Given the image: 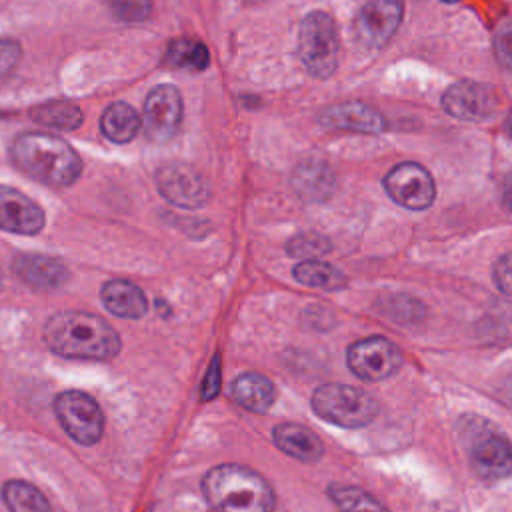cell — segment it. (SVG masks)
<instances>
[{"label": "cell", "instance_id": "cell-14", "mask_svg": "<svg viewBox=\"0 0 512 512\" xmlns=\"http://www.w3.org/2000/svg\"><path fill=\"white\" fill-rule=\"evenodd\" d=\"M470 464L484 480H502L512 474V444L496 432L478 436L470 448Z\"/></svg>", "mask_w": 512, "mask_h": 512}, {"label": "cell", "instance_id": "cell-2", "mask_svg": "<svg viewBox=\"0 0 512 512\" xmlns=\"http://www.w3.org/2000/svg\"><path fill=\"white\" fill-rule=\"evenodd\" d=\"M12 158L22 172L50 186H70L82 172L76 150L46 132L20 134L12 144Z\"/></svg>", "mask_w": 512, "mask_h": 512}, {"label": "cell", "instance_id": "cell-27", "mask_svg": "<svg viewBox=\"0 0 512 512\" xmlns=\"http://www.w3.org/2000/svg\"><path fill=\"white\" fill-rule=\"evenodd\" d=\"M494 54L498 62L512 70V18H502L494 28Z\"/></svg>", "mask_w": 512, "mask_h": 512}, {"label": "cell", "instance_id": "cell-8", "mask_svg": "<svg viewBox=\"0 0 512 512\" xmlns=\"http://www.w3.org/2000/svg\"><path fill=\"white\" fill-rule=\"evenodd\" d=\"M384 188L396 204L408 210H424L436 196L430 172L416 162H402L394 166L384 178Z\"/></svg>", "mask_w": 512, "mask_h": 512}, {"label": "cell", "instance_id": "cell-23", "mask_svg": "<svg viewBox=\"0 0 512 512\" xmlns=\"http://www.w3.org/2000/svg\"><path fill=\"white\" fill-rule=\"evenodd\" d=\"M292 274L300 284L312 286V288H322V290H336L346 284V278L338 268H334L332 264H326L322 260H314V258H308V260H302L300 264H296Z\"/></svg>", "mask_w": 512, "mask_h": 512}, {"label": "cell", "instance_id": "cell-26", "mask_svg": "<svg viewBox=\"0 0 512 512\" xmlns=\"http://www.w3.org/2000/svg\"><path fill=\"white\" fill-rule=\"evenodd\" d=\"M328 494L340 512H388L376 498L356 486L332 484Z\"/></svg>", "mask_w": 512, "mask_h": 512}, {"label": "cell", "instance_id": "cell-28", "mask_svg": "<svg viewBox=\"0 0 512 512\" xmlns=\"http://www.w3.org/2000/svg\"><path fill=\"white\" fill-rule=\"evenodd\" d=\"M110 8L120 20L126 22H142L150 16L152 12V2L150 0H112Z\"/></svg>", "mask_w": 512, "mask_h": 512}, {"label": "cell", "instance_id": "cell-19", "mask_svg": "<svg viewBox=\"0 0 512 512\" xmlns=\"http://www.w3.org/2000/svg\"><path fill=\"white\" fill-rule=\"evenodd\" d=\"M294 190L308 202L326 200L334 190L332 170L322 160H306L296 166L292 176Z\"/></svg>", "mask_w": 512, "mask_h": 512}, {"label": "cell", "instance_id": "cell-33", "mask_svg": "<svg viewBox=\"0 0 512 512\" xmlns=\"http://www.w3.org/2000/svg\"><path fill=\"white\" fill-rule=\"evenodd\" d=\"M502 202L512 212V172L506 176V180L502 184Z\"/></svg>", "mask_w": 512, "mask_h": 512}, {"label": "cell", "instance_id": "cell-4", "mask_svg": "<svg viewBox=\"0 0 512 512\" xmlns=\"http://www.w3.org/2000/svg\"><path fill=\"white\" fill-rule=\"evenodd\" d=\"M298 56L316 78H328L340 62L338 28L330 14L316 10L302 18L298 28Z\"/></svg>", "mask_w": 512, "mask_h": 512}, {"label": "cell", "instance_id": "cell-20", "mask_svg": "<svg viewBox=\"0 0 512 512\" xmlns=\"http://www.w3.org/2000/svg\"><path fill=\"white\" fill-rule=\"evenodd\" d=\"M232 398L250 412H266L276 400V390L266 376L246 372L232 382Z\"/></svg>", "mask_w": 512, "mask_h": 512}, {"label": "cell", "instance_id": "cell-32", "mask_svg": "<svg viewBox=\"0 0 512 512\" xmlns=\"http://www.w3.org/2000/svg\"><path fill=\"white\" fill-rule=\"evenodd\" d=\"M220 390V358L214 356L202 382V400H212Z\"/></svg>", "mask_w": 512, "mask_h": 512}, {"label": "cell", "instance_id": "cell-30", "mask_svg": "<svg viewBox=\"0 0 512 512\" xmlns=\"http://www.w3.org/2000/svg\"><path fill=\"white\" fill-rule=\"evenodd\" d=\"M20 62V46L10 38H0V82L12 74Z\"/></svg>", "mask_w": 512, "mask_h": 512}, {"label": "cell", "instance_id": "cell-5", "mask_svg": "<svg viewBox=\"0 0 512 512\" xmlns=\"http://www.w3.org/2000/svg\"><path fill=\"white\" fill-rule=\"evenodd\" d=\"M312 408L322 420L344 428L366 426L378 414L376 400L366 390L348 384L318 386L312 394Z\"/></svg>", "mask_w": 512, "mask_h": 512}, {"label": "cell", "instance_id": "cell-17", "mask_svg": "<svg viewBox=\"0 0 512 512\" xmlns=\"http://www.w3.org/2000/svg\"><path fill=\"white\" fill-rule=\"evenodd\" d=\"M272 438H274V444L284 454L302 462H314L324 452L322 440L302 424H292V422L280 424L274 428Z\"/></svg>", "mask_w": 512, "mask_h": 512}, {"label": "cell", "instance_id": "cell-24", "mask_svg": "<svg viewBox=\"0 0 512 512\" xmlns=\"http://www.w3.org/2000/svg\"><path fill=\"white\" fill-rule=\"evenodd\" d=\"M30 116L44 124V126H52L58 130H74L82 124L84 116L82 110L76 108L70 102H62V100H54V102H44L38 104L30 110Z\"/></svg>", "mask_w": 512, "mask_h": 512}, {"label": "cell", "instance_id": "cell-11", "mask_svg": "<svg viewBox=\"0 0 512 512\" xmlns=\"http://www.w3.org/2000/svg\"><path fill=\"white\" fill-rule=\"evenodd\" d=\"M182 118V96L176 86L160 84L144 102V130L148 138L164 142L174 136Z\"/></svg>", "mask_w": 512, "mask_h": 512}, {"label": "cell", "instance_id": "cell-15", "mask_svg": "<svg viewBox=\"0 0 512 512\" xmlns=\"http://www.w3.org/2000/svg\"><path fill=\"white\" fill-rule=\"evenodd\" d=\"M322 126L330 130H348L362 134H376L386 128L384 116L370 104L364 102H342L322 110Z\"/></svg>", "mask_w": 512, "mask_h": 512}, {"label": "cell", "instance_id": "cell-13", "mask_svg": "<svg viewBox=\"0 0 512 512\" xmlns=\"http://www.w3.org/2000/svg\"><path fill=\"white\" fill-rule=\"evenodd\" d=\"M44 210L24 192L0 186V228L12 234H38L44 228Z\"/></svg>", "mask_w": 512, "mask_h": 512}, {"label": "cell", "instance_id": "cell-36", "mask_svg": "<svg viewBox=\"0 0 512 512\" xmlns=\"http://www.w3.org/2000/svg\"><path fill=\"white\" fill-rule=\"evenodd\" d=\"M0 290H2V272H0Z\"/></svg>", "mask_w": 512, "mask_h": 512}, {"label": "cell", "instance_id": "cell-12", "mask_svg": "<svg viewBox=\"0 0 512 512\" xmlns=\"http://www.w3.org/2000/svg\"><path fill=\"white\" fill-rule=\"evenodd\" d=\"M442 108L458 120L478 122L496 110V96L480 82L460 80L448 86L442 94Z\"/></svg>", "mask_w": 512, "mask_h": 512}, {"label": "cell", "instance_id": "cell-35", "mask_svg": "<svg viewBox=\"0 0 512 512\" xmlns=\"http://www.w3.org/2000/svg\"><path fill=\"white\" fill-rule=\"evenodd\" d=\"M442 2H448V4H454V2H460V0H442Z\"/></svg>", "mask_w": 512, "mask_h": 512}, {"label": "cell", "instance_id": "cell-9", "mask_svg": "<svg viewBox=\"0 0 512 512\" xmlns=\"http://www.w3.org/2000/svg\"><path fill=\"white\" fill-rule=\"evenodd\" d=\"M404 16V0H368L356 14V38L368 48H382L396 34Z\"/></svg>", "mask_w": 512, "mask_h": 512}, {"label": "cell", "instance_id": "cell-10", "mask_svg": "<svg viewBox=\"0 0 512 512\" xmlns=\"http://www.w3.org/2000/svg\"><path fill=\"white\" fill-rule=\"evenodd\" d=\"M158 192L174 206L198 208L208 200V184L198 170L182 162H170L156 174Z\"/></svg>", "mask_w": 512, "mask_h": 512}, {"label": "cell", "instance_id": "cell-7", "mask_svg": "<svg viewBox=\"0 0 512 512\" xmlns=\"http://www.w3.org/2000/svg\"><path fill=\"white\" fill-rule=\"evenodd\" d=\"M348 366L358 378L378 382L396 374L402 366V352L384 336L362 338L348 348Z\"/></svg>", "mask_w": 512, "mask_h": 512}, {"label": "cell", "instance_id": "cell-25", "mask_svg": "<svg viewBox=\"0 0 512 512\" xmlns=\"http://www.w3.org/2000/svg\"><path fill=\"white\" fill-rule=\"evenodd\" d=\"M166 62L176 68H188V70H204L210 62L208 48L192 38H178L170 42L166 50Z\"/></svg>", "mask_w": 512, "mask_h": 512}, {"label": "cell", "instance_id": "cell-6", "mask_svg": "<svg viewBox=\"0 0 512 512\" xmlns=\"http://www.w3.org/2000/svg\"><path fill=\"white\" fill-rule=\"evenodd\" d=\"M54 412L64 432L78 444H96L104 432V414L98 402L80 390H66L54 398Z\"/></svg>", "mask_w": 512, "mask_h": 512}, {"label": "cell", "instance_id": "cell-3", "mask_svg": "<svg viewBox=\"0 0 512 512\" xmlns=\"http://www.w3.org/2000/svg\"><path fill=\"white\" fill-rule=\"evenodd\" d=\"M202 490L216 512H272L274 508L270 484L240 464L212 468L202 480Z\"/></svg>", "mask_w": 512, "mask_h": 512}, {"label": "cell", "instance_id": "cell-16", "mask_svg": "<svg viewBox=\"0 0 512 512\" xmlns=\"http://www.w3.org/2000/svg\"><path fill=\"white\" fill-rule=\"evenodd\" d=\"M14 274L34 290H52L64 284L68 268L62 260L44 254H18L12 260Z\"/></svg>", "mask_w": 512, "mask_h": 512}, {"label": "cell", "instance_id": "cell-31", "mask_svg": "<svg viewBox=\"0 0 512 512\" xmlns=\"http://www.w3.org/2000/svg\"><path fill=\"white\" fill-rule=\"evenodd\" d=\"M492 276H494V282H496L498 290L512 296V252L500 256L496 260Z\"/></svg>", "mask_w": 512, "mask_h": 512}, {"label": "cell", "instance_id": "cell-34", "mask_svg": "<svg viewBox=\"0 0 512 512\" xmlns=\"http://www.w3.org/2000/svg\"><path fill=\"white\" fill-rule=\"evenodd\" d=\"M504 128H506V132H508V134H510V138H512V110H510V112H508V116H506Z\"/></svg>", "mask_w": 512, "mask_h": 512}, {"label": "cell", "instance_id": "cell-29", "mask_svg": "<svg viewBox=\"0 0 512 512\" xmlns=\"http://www.w3.org/2000/svg\"><path fill=\"white\" fill-rule=\"evenodd\" d=\"M326 250H328V242L318 234H302V236H296L288 244V252L292 256H302L306 260H308V256H318Z\"/></svg>", "mask_w": 512, "mask_h": 512}, {"label": "cell", "instance_id": "cell-22", "mask_svg": "<svg viewBox=\"0 0 512 512\" xmlns=\"http://www.w3.org/2000/svg\"><path fill=\"white\" fill-rule=\"evenodd\" d=\"M4 504L10 512H52L46 496L24 480H10L2 488Z\"/></svg>", "mask_w": 512, "mask_h": 512}, {"label": "cell", "instance_id": "cell-21", "mask_svg": "<svg viewBox=\"0 0 512 512\" xmlns=\"http://www.w3.org/2000/svg\"><path fill=\"white\" fill-rule=\"evenodd\" d=\"M100 126L108 140H112L116 144H126L138 134L140 116L130 104L114 102L112 106H108L104 110Z\"/></svg>", "mask_w": 512, "mask_h": 512}, {"label": "cell", "instance_id": "cell-18", "mask_svg": "<svg viewBox=\"0 0 512 512\" xmlns=\"http://www.w3.org/2000/svg\"><path fill=\"white\" fill-rule=\"evenodd\" d=\"M100 298L106 310L120 318H142L148 308L144 292L128 280H108L100 290Z\"/></svg>", "mask_w": 512, "mask_h": 512}, {"label": "cell", "instance_id": "cell-1", "mask_svg": "<svg viewBox=\"0 0 512 512\" xmlns=\"http://www.w3.org/2000/svg\"><path fill=\"white\" fill-rule=\"evenodd\" d=\"M44 342L54 354L74 360H110L120 352L118 332L104 318L78 310L48 318Z\"/></svg>", "mask_w": 512, "mask_h": 512}]
</instances>
